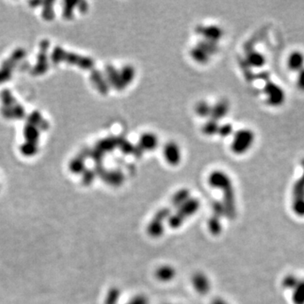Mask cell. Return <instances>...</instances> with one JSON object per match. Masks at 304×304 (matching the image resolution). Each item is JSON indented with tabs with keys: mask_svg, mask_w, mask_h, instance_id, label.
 I'll return each instance as SVG.
<instances>
[{
	"mask_svg": "<svg viewBox=\"0 0 304 304\" xmlns=\"http://www.w3.org/2000/svg\"><path fill=\"white\" fill-rule=\"evenodd\" d=\"M254 141L255 135L252 129L241 128L233 133L231 150L236 155H243L252 148Z\"/></svg>",
	"mask_w": 304,
	"mask_h": 304,
	"instance_id": "cell-1",
	"label": "cell"
},
{
	"mask_svg": "<svg viewBox=\"0 0 304 304\" xmlns=\"http://www.w3.org/2000/svg\"><path fill=\"white\" fill-rule=\"evenodd\" d=\"M163 156L167 164L173 167L178 166L182 161L181 148L176 142L170 141L164 146Z\"/></svg>",
	"mask_w": 304,
	"mask_h": 304,
	"instance_id": "cell-2",
	"label": "cell"
},
{
	"mask_svg": "<svg viewBox=\"0 0 304 304\" xmlns=\"http://www.w3.org/2000/svg\"><path fill=\"white\" fill-rule=\"evenodd\" d=\"M265 91L267 96V102L270 105L276 106L282 103L285 94L281 87L276 86L275 84L269 83L266 85V87H265Z\"/></svg>",
	"mask_w": 304,
	"mask_h": 304,
	"instance_id": "cell-3",
	"label": "cell"
},
{
	"mask_svg": "<svg viewBox=\"0 0 304 304\" xmlns=\"http://www.w3.org/2000/svg\"><path fill=\"white\" fill-rule=\"evenodd\" d=\"M287 68L292 72L298 73L304 69V54L303 52L296 51L291 52L287 57L286 60Z\"/></svg>",
	"mask_w": 304,
	"mask_h": 304,
	"instance_id": "cell-4",
	"label": "cell"
},
{
	"mask_svg": "<svg viewBox=\"0 0 304 304\" xmlns=\"http://www.w3.org/2000/svg\"><path fill=\"white\" fill-rule=\"evenodd\" d=\"M139 143L141 145V150L152 151L157 149L159 141H158L157 135L151 132H146L141 135Z\"/></svg>",
	"mask_w": 304,
	"mask_h": 304,
	"instance_id": "cell-5",
	"label": "cell"
},
{
	"mask_svg": "<svg viewBox=\"0 0 304 304\" xmlns=\"http://www.w3.org/2000/svg\"><path fill=\"white\" fill-rule=\"evenodd\" d=\"M200 33H202V35L205 36L204 40L215 42V43L217 42L218 39L221 38L222 36V31L221 28L215 26L202 27Z\"/></svg>",
	"mask_w": 304,
	"mask_h": 304,
	"instance_id": "cell-6",
	"label": "cell"
},
{
	"mask_svg": "<svg viewBox=\"0 0 304 304\" xmlns=\"http://www.w3.org/2000/svg\"><path fill=\"white\" fill-rule=\"evenodd\" d=\"M229 111V104L226 101H219L215 105L212 106V119L219 121V119H222L226 116Z\"/></svg>",
	"mask_w": 304,
	"mask_h": 304,
	"instance_id": "cell-7",
	"label": "cell"
},
{
	"mask_svg": "<svg viewBox=\"0 0 304 304\" xmlns=\"http://www.w3.org/2000/svg\"><path fill=\"white\" fill-rule=\"evenodd\" d=\"M246 61L250 66L253 68H261L266 64L265 56L258 51H251L247 54Z\"/></svg>",
	"mask_w": 304,
	"mask_h": 304,
	"instance_id": "cell-8",
	"label": "cell"
},
{
	"mask_svg": "<svg viewBox=\"0 0 304 304\" xmlns=\"http://www.w3.org/2000/svg\"><path fill=\"white\" fill-rule=\"evenodd\" d=\"M119 72V75L121 78L123 83L126 87V85H130L135 78V68L131 65H125V67L122 68Z\"/></svg>",
	"mask_w": 304,
	"mask_h": 304,
	"instance_id": "cell-9",
	"label": "cell"
},
{
	"mask_svg": "<svg viewBox=\"0 0 304 304\" xmlns=\"http://www.w3.org/2000/svg\"><path fill=\"white\" fill-rule=\"evenodd\" d=\"M212 106L210 105L207 102L203 101L196 104V114L200 118H208L212 115Z\"/></svg>",
	"mask_w": 304,
	"mask_h": 304,
	"instance_id": "cell-10",
	"label": "cell"
},
{
	"mask_svg": "<svg viewBox=\"0 0 304 304\" xmlns=\"http://www.w3.org/2000/svg\"><path fill=\"white\" fill-rule=\"evenodd\" d=\"M191 55L196 62L200 64H205L206 62H208L209 58H210V54L208 53L205 52L201 48H199L198 46L193 49L191 51Z\"/></svg>",
	"mask_w": 304,
	"mask_h": 304,
	"instance_id": "cell-11",
	"label": "cell"
},
{
	"mask_svg": "<svg viewBox=\"0 0 304 304\" xmlns=\"http://www.w3.org/2000/svg\"><path fill=\"white\" fill-rule=\"evenodd\" d=\"M220 125L218 124V121L211 119L210 121L205 123V125L203 126V133L206 135H213L217 134Z\"/></svg>",
	"mask_w": 304,
	"mask_h": 304,
	"instance_id": "cell-12",
	"label": "cell"
},
{
	"mask_svg": "<svg viewBox=\"0 0 304 304\" xmlns=\"http://www.w3.org/2000/svg\"><path fill=\"white\" fill-rule=\"evenodd\" d=\"M233 127L230 124L220 125L217 132L218 135H221V137L223 138L229 137L230 135H233Z\"/></svg>",
	"mask_w": 304,
	"mask_h": 304,
	"instance_id": "cell-13",
	"label": "cell"
},
{
	"mask_svg": "<svg viewBox=\"0 0 304 304\" xmlns=\"http://www.w3.org/2000/svg\"><path fill=\"white\" fill-rule=\"evenodd\" d=\"M297 86H298V89L304 91V69L298 73Z\"/></svg>",
	"mask_w": 304,
	"mask_h": 304,
	"instance_id": "cell-14",
	"label": "cell"
}]
</instances>
